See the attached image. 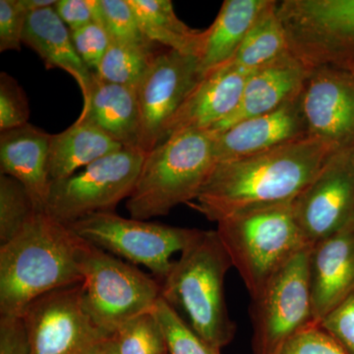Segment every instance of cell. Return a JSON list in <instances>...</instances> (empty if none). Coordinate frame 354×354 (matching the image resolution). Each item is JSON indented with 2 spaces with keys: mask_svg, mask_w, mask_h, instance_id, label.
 I'll use <instances>...</instances> for the list:
<instances>
[{
  "mask_svg": "<svg viewBox=\"0 0 354 354\" xmlns=\"http://www.w3.org/2000/svg\"><path fill=\"white\" fill-rule=\"evenodd\" d=\"M337 152L332 144L307 136L266 152L218 162L190 206L216 223L232 214L292 203Z\"/></svg>",
  "mask_w": 354,
  "mask_h": 354,
  "instance_id": "obj_1",
  "label": "cell"
},
{
  "mask_svg": "<svg viewBox=\"0 0 354 354\" xmlns=\"http://www.w3.org/2000/svg\"><path fill=\"white\" fill-rule=\"evenodd\" d=\"M86 245L68 225L37 214L0 246V315L22 318L46 293L82 283Z\"/></svg>",
  "mask_w": 354,
  "mask_h": 354,
  "instance_id": "obj_2",
  "label": "cell"
},
{
  "mask_svg": "<svg viewBox=\"0 0 354 354\" xmlns=\"http://www.w3.org/2000/svg\"><path fill=\"white\" fill-rule=\"evenodd\" d=\"M232 267L216 230H200L162 281V299L200 337L220 351L236 333L225 295V279Z\"/></svg>",
  "mask_w": 354,
  "mask_h": 354,
  "instance_id": "obj_3",
  "label": "cell"
},
{
  "mask_svg": "<svg viewBox=\"0 0 354 354\" xmlns=\"http://www.w3.org/2000/svg\"><path fill=\"white\" fill-rule=\"evenodd\" d=\"M216 132L186 130L171 135L146 153L127 209L132 218L167 216L196 200L218 165Z\"/></svg>",
  "mask_w": 354,
  "mask_h": 354,
  "instance_id": "obj_4",
  "label": "cell"
},
{
  "mask_svg": "<svg viewBox=\"0 0 354 354\" xmlns=\"http://www.w3.org/2000/svg\"><path fill=\"white\" fill-rule=\"evenodd\" d=\"M216 223L221 243L251 300L260 297L293 256L312 245L298 227L292 203L232 214Z\"/></svg>",
  "mask_w": 354,
  "mask_h": 354,
  "instance_id": "obj_5",
  "label": "cell"
},
{
  "mask_svg": "<svg viewBox=\"0 0 354 354\" xmlns=\"http://www.w3.org/2000/svg\"><path fill=\"white\" fill-rule=\"evenodd\" d=\"M82 271L86 307L111 335L135 317L153 312L162 297L157 279L88 242Z\"/></svg>",
  "mask_w": 354,
  "mask_h": 354,
  "instance_id": "obj_6",
  "label": "cell"
},
{
  "mask_svg": "<svg viewBox=\"0 0 354 354\" xmlns=\"http://www.w3.org/2000/svg\"><path fill=\"white\" fill-rule=\"evenodd\" d=\"M79 237L133 265L148 268L164 281L174 267V253H181L200 230L125 218L115 212L92 214L68 225Z\"/></svg>",
  "mask_w": 354,
  "mask_h": 354,
  "instance_id": "obj_7",
  "label": "cell"
},
{
  "mask_svg": "<svg viewBox=\"0 0 354 354\" xmlns=\"http://www.w3.org/2000/svg\"><path fill=\"white\" fill-rule=\"evenodd\" d=\"M145 157L140 149L122 148L51 181L44 213L68 225L92 214L114 212L131 195Z\"/></svg>",
  "mask_w": 354,
  "mask_h": 354,
  "instance_id": "obj_8",
  "label": "cell"
},
{
  "mask_svg": "<svg viewBox=\"0 0 354 354\" xmlns=\"http://www.w3.org/2000/svg\"><path fill=\"white\" fill-rule=\"evenodd\" d=\"M278 13L290 50L307 66L354 72V0H283Z\"/></svg>",
  "mask_w": 354,
  "mask_h": 354,
  "instance_id": "obj_9",
  "label": "cell"
},
{
  "mask_svg": "<svg viewBox=\"0 0 354 354\" xmlns=\"http://www.w3.org/2000/svg\"><path fill=\"white\" fill-rule=\"evenodd\" d=\"M22 319L29 354H95L113 337L88 313L82 283L38 298Z\"/></svg>",
  "mask_w": 354,
  "mask_h": 354,
  "instance_id": "obj_10",
  "label": "cell"
},
{
  "mask_svg": "<svg viewBox=\"0 0 354 354\" xmlns=\"http://www.w3.org/2000/svg\"><path fill=\"white\" fill-rule=\"evenodd\" d=\"M311 245L298 252L251 300L253 354H272L290 337L315 325L308 283Z\"/></svg>",
  "mask_w": 354,
  "mask_h": 354,
  "instance_id": "obj_11",
  "label": "cell"
},
{
  "mask_svg": "<svg viewBox=\"0 0 354 354\" xmlns=\"http://www.w3.org/2000/svg\"><path fill=\"white\" fill-rule=\"evenodd\" d=\"M201 79L199 58L169 48L156 53L136 87L140 150L148 153L167 139L174 116Z\"/></svg>",
  "mask_w": 354,
  "mask_h": 354,
  "instance_id": "obj_12",
  "label": "cell"
},
{
  "mask_svg": "<svg viewBox=\"0 0 354 354\" xmlns=\"http://www.w3.org/2000/svg\"><path fill=\"white\" fill-rule=\"evenodd\" d=\"M293 215L310 244L354 221V148L339 151L292 202Z\"/></svg>",
  "mask_w": 354,
  "mask_h": 354,
  "instance_id": "obj_13",
  "label": "cell"
},
{
  "mask_svg": "<svg viewBox=\"0 0 354 354\" xmlns=\"http://www.w3.org/2000/svg\"><path fill=\"white\" fill-rule=\"evenodd\" d=\"M309 136L339 151L354 148V75L348 70L310 67L299 97Z\"/></svg>",
  "mask_w": 354,
  "mask_h": 354,
  "instance_id": "obj_14",
  "label": "cell"
},
{
  "mask_svg": "<svg viewBox=\"0 0 354 354\" xmlns=\"http://www.w3.org/2000/svg\"><path fill=\"white\" fill-rule=\"evenodd\" d=\"M308 283L313 322L320 325L333 310L354 295V221L312 244Z\"/></svg>",
  "mask_w": 354,
  "mask_h": 354,
  "instance_id": "obj_15",
  "label": "cell"
},
{
  "mask_svg": "<svg viewBox=\"0 0 354 354\" xmlns=\"http://www.w3.org/2000/svg\"><path fill=\"white\" fill-rule=\"evenodd\" d=\"M309 68L290 50L271 64L254 70L247 78L237 109L227 120L212 128V131H225L242 120L272 113L295 101Z\"/></svg>",
  "mask_w": 354,
  "mask_h": 354,
  "instance_id": "obj_16",
  "label": "cell"
},
{
  "mask_svg": "<svg viewBox=\"0 0 354 354\" xmlns=\"http://www.w3.org/2000/svg\"><path fill=\"white\" fill-rule=\"evenodd\" d=\"M309 136L299 101L216 132L218 162L256 155Z\"/></svg>",
  "mask_w": 354,
  "mask_h": 354,
  "instance_id": "obj_17",
  "label": "cell"
},
{
  "mask_svg": "<svg viewBox=\"0 0 354 354\" xmlns=\"http://www.w3.org/2000/svg\"><path fill=\"white\" fill-rule=\"evenodd\" d=\"M251 72L230 62L202 77L174 116L167 138L186 130H211L227 120L239 106Z\"/></svg>",
  "mask_w": 354,
  "mask_h": 354,
  "instance_id": "obj_18",
  "label": "cell"
},
{
  "mask_svg": "<svg viewBox=\"0 0 354 354\" xmlns=\"http://www.w3.org/2000/svg\"><path fill=\"white\" fill-rule=\"evenodd\" d=\"M51 136L31 123L0 135L1 174L20 181L39 212H44L50 188Z\"/></svg>",
  "mask_w": 354,
  "mask_h": 354,
  "instance_id": "obj_19",
  "label": "cell"
},
{
  "mask_svg": "<svg viewBox=\"0 0 354 354\" xmlns=\"http://www.w3.org/2000/svg\"><path fill=\"white\" fill-rule=\"evenodd\" d=\"M23 44L43 60L48 69H62L73 77L87 104L94 82V72L88 68L77 53L71 32L57 15L55 7L36 10L28 15Z\"/></svg>",
  "mask_w": 354,
  "mask_h": 354,
  "instance_id": "obj_20",
  "label": "cell"
},
{
  "mask_svg": "<svg viewBox=\"0 0 354 354\" xmlns=\"http://www.w3.org/2000/svg\"><path fill=\"white\" fill-rule=\"evenodd\" d=\"M79 118L90 120L124 148L139 149L141 113L134 86L104 82L94 72L90 99Z\"/></svg>",
  "mask_w": 354,
  "mask_h": 354,
  "instance_id": "obj_21",
  "label": "cell"
},
{
  "mask_svg": "<svg viewBox=\"0 0 354 354\" xmlns=\"http://www.w3.org/2000/svg\"><path fill=\"white\" fill-rule=\"evenodd\" d=\"M270 0H225L213 24L201 57L199 72L204 77L212 70L232 62L249 30Z\"/></svg>",
  "mask_w": 354,
  "mask_h": 354,
  "instance_id": "obj_22",
  "label": "cell"
},
{
  "mask_svg": "<svg viewBox=\"0 0 354 354\" xmlns=\"http://www.w3.org/2000/svg\"><path fill=\"white\" fill-rule=\"evenodd\" d=\"M124 148L90 120L79 118L64 131L51 136V181L66 178L109 153Z\"/></svg>",
  "mask_w": 354,
  "mask_h": 354,
  "instance_id": "obj_23",
  "label": "cell"
},
{
  "mask_svg": "<svg viewBox=\"0 0 354 354\" xmlns=\"http://www.w3.org/2000/svg\"><path fill=\"white\" fill-rule=\"evenodd\" d=\"M147 39L169 50L201 57L208 29L195 30L176 14L171 0H129Z\"/></svg>",
  "mask_w": 354,
  "mask_h": 354,
  "instance_id": "obj_24",
  "label": "cell"
},
{
  "mask_svg": "<svg viewBox=\"0 0 354 354\" xmlns=\"http://www.w3.org/2000/svg\"><path fill=\"white\" fill-rule=\"evenodd\" d=\"M277 4L278 1L270 0L242 41L232 58V64L254 71L290 51L288 34L279 18Z\"/></svg>",
  "mask_w": 354,
  "mask_h": 354,
  "instance_id": "obj_25",
  "label": "cell"
},
{
  "mask_svg": "<svg viewBox=\"0 0 354 354\" xmlns=\"http://www.w3.org/2000/svg\"><path fill=\"white\" fill-rule=\"evenodd\" d=\"M156 53L153 48L111 41L95 73L104 82L137 87Z\"/></svg>",
  "mask_w": 354,
  "mask_h": 354,
  "instance_id": "obj_26",
  "label": "cell"
},
{
  "mask_svg": "<svg viewBox=\"0 0 354 354\" xmlns=\"http://www.w3.org/2000/svg\"><path fill=\"white\" fill-rule=\"evenodd\" d=\"M39 213L29 192L17 179L0 176V243L14 239Z\"/></svg>",
  "mask_w": 354,
  "mask_h": 354,
  "instance_id": "obj_27",
  "label": "cell"
},
{
  "mask_svg": "<svg viewBox=\"0 0 354 354\" xmlns=\"http://www.w3.org/2000/svg\"><path fill=\"white\" fill-rule=\"evenodd\" d=\"M120 354H169L164 330L153 312L128 321L113 335Z\"/></svg>",
  "mask_w": 354,
  "mask_h": 354,
  "instance_id": "obj_28",
  "label": "cell"
},
{
  "mask_svg": "<svg viewBox=\"0 0 354 354\" xmlns=\"http://www.w3.org/2000/svg\"><path fill=\"white\" fill-rule=\"evenodd\" d=\"M95 21L104 26L111 41L153 48V43L140 28L129 0H95Z\"/></svg>",
  "mask_w": 354,
  "mask_h": 354,
  "instance_id": "obj_29",
  "label": "cell"
},
{
  "mask_svg": "<svg viewBox=\"0 0 354 354\" xmlns=\"http://www.w3.org/2000/svg\"><path fill=\"white\" fill-rule=\"evenodd\" d=\"M153 313L164 330L169 354H221L205 342L160 297Z\"/></svg>",
  "mask_w": 354,
  "mask_h": 354,
  "instance_id": "obj_30",
  "label": "cell"
},
{
  "mask_svg": "<svg viewBox=\"0 0 354 354\" xmlns=\"http://www.w3.org/2000/svg\"><path fill=\"white\" fill-rule=\"evenodd\" d=\"M30 106L20 84L6 72L0 74V130L14 129L29 123Z\"/></svg>",
  "mask_w": 354,
  "mask_h": 354,
  "instance_id": "obj_31",
  "label": "cell"
},
{
  "mask_svg": "<svg viewBox=\"0 0 354 354\" xmlns=\"http://www.w3.org/2000/svg\"><path fill=\"white\" fill-rule=\"evenodd\" d=\"M272 354H348L320 325H312L283 342Z\"/></svg>",
  "mask_w": 354,
  "mask_h": 354,
  "instance_id": "obj_32",
  "label": "cell"
},
{
  "mask_svg": "<svg viewBox=\"0 0 354 354\" xmlns=\"http://www.w3.org/2000/svg\"><path fill=\"white\" fill-rule=\"evenodd\" d=\"M72 41L79 57L91 71H97L111 44V37L101 23L91 24L71 32Z\"/></svg>",
  "mask_w": 354,
  "mask_h": 354,
  "instance_id": "obj_33",
  "label": "cell"
},
{
  "mask_svg": "<svg viewBox=\"0 0 354 354\" xmlns=\"http://www.w3.org/2000/svg\"><path fill=\"white\" fill-rule=\"evenodd\" d=\"M29 12L21 0H0V51H20Z\"/></svg>",
  "mask_w": 354,
  "mask_h": 354,
  "instance_id": "obj_34",
  "label": "cell"
},
{
  "mask_svg": "<svg viewBox=\"0 0 354 354\" xmlns=\"http://www.w3.org/2000/svg\"><path fill=\"white\" fill-rule=\"evenodd\" d=\"M328 334L348 354H354V295L337 306L320 323Z\"/></svg>",
  "mask_w": 354,
  "mask_h": 354,
  "instance_id": "obj_35",
  "label": "cell"
},
{
  "mask_svg": "<svg viewBox=\"0 0 354 354\" xmlns=\"http://www.w3.org/2000/svg\"><path fill=\"white\" fill-rule=\"evenodd\" d=\"M53 7L70 32L95 22V0H58Z\"/></svg>",
  "mask_w": 354,
  "mask_h": 354,
  "instance_id": "obj_36",
  "label": "cell"
},
{
  "mask_svg": "<svg viewBox=\"0 0 354 354\" xmlns=\"http://www.w3.org/2000/svg\"><path fill=\"white\" fill-rule=\"evenodd\" d=\"M0 354H29L22 318H0Z\"/></svg>",
  "mask_w": 354,
  "mask_h": 354,
  "instance_id": "obj_37",
  "label": "cell"
},
{
  "mask_svg": "<svg viewBox=\"0 0 354 354\" xmlns=\"http://www.w3.org/2000/svg\"><path fill=\"white\" fill-rule=\"evenodd\" d=\"M21 2L29 13L55 6V4L57 3L55 0H21Z\"/></svg>",
  "mask_w": 354,
  "mask_h": 354,
  "instance_id": "obj_38",
  "label": "cell"
},
{
  "mask_svg": "<svg viewBox=\"0 0 354 354\" xmlns=\"http://www.w3.org/2000/svg\"><path fill=\"white\" fill-rule=\"evenodd\" d=\"M95 354H120L118 351V346L113 339V337L109 339L108 341L102 344L101 348L97 351Z\"/></svg>",
  "mask_w": 354,
  "mask_h": 354,
  "instance_id": "obj_39",
  "label": "cell"
},
{
  "mask_svg": "<svg viewBox=\"0 0 354 354\" xmlns=\"http://www.w3.org/2000/svg\"><path fill=\"white\" fill-rule=\"evenodd\" d=\"M351 74H353V75H354V72H351Z\"/></svg>",
  "mask_w": 354,
  "mask_h": 354,
  "instance_id": "obj_40",
  "label": "cell"
}]
</instances>
